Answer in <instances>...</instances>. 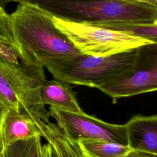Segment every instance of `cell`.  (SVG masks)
Listing matches in <instances>:
<instances>
[{"instance_id":"cell-1","label":"cell","mask_w":157,"mask_h":157,"mask_svg":"<svg viewBox=\"0 0 157 157\" xmlns=\"http://www.w3.org/2000/svg\"><path fill=\"white\" fill-rule=\"evenodd\" d=\"M9 17L18 53L26 62L46 67L82 53L55 26L52 15L37 6L18 3Z\"/></svg>"},{"instance_id":"cell-2","label":"cell","mask_w":157,"mask_h":157,"mask_svg":"<svg viewBox=\"0 0 157 157\" xmlns=\"http://www.w3.org/2000/svg\"><path fill=\"white\" fill-rule=\"evenodd\" d=\"M25 4L64 20L94 26L154 23L157 18L155 7L123 0H30Z\"/></svg>"},{"instance_id":"cell-3","label":"cell","mask_w":157,"mask_h":157,"mask_svg":"<svg viewBox=\"0 0 157 157\" xmlns=\"http://www.w3.org/2000/svg\"><path fill=\"white\" fill-rule=\"evenodd\" d=\"M45 80L44 67L26 62L13 48L0 44V101L8 108L50 121V113L40 98Z\"/></svg>"},{"instance_id":"cell-4","label":"cell","mask_w":157,"mask_h":157,"mask_svg":"<svg viewBox=\"0 0 157 157\" xmlns=\"http://www.w3.org/2000/svg\"><path fill=\"white\" fill-rule=\"evenodd\" d=\"M137 52L136 48L104 57L81 53L50 64L46 68L55 79L98 88L131 66Z\"/></svg>"},{"instance_id":"cell-5","label":"cell","mask_w":157,"mask_h":157,"mask_svg":"<svg viewBox=\"0 0 157 157\" xmlns=\"http://www.w3.org/2000/svg\"><path fill=\"white\" fill-rule=\"evenodd\" d=\"M55 26L82 53L93 56H108L141 47L157 44L124 32L78 23L52 16Z\"/></svg>"},{"instance_id":"cell-6","label":"cell","mask_w":157,"mask_h":157,"mask_svg":"<svg viewBox=\"0 0 157 157\" xmlns=\"http://www.w3.org/2000/svg\"><path fill=\"white\" fill-rule=\"evenodd\" d=\"M98 89L113 99L157 91V44L139 48L131 66Z\"/></svg>"},{"instance_id":"cell-7","label":"cell","mask_w":157,"mask_h":157,"mask_svg":"<svg viewBox=\"0 0 157 157\" xmlns=\"http://www.w3.org/2000/svg\"><path fill=\"white\" fill-rule=\"evenodd\" d=\"M49 113L57 126L74 141L103 140L128 145L124 124L107 123L83 111L69 112L50 107Z\"/></svg>"},{"instance_id":"cell-8","label":"cell","mask_w":157,"mask_h":157,"mask_svg":"<svg viewBox=\"0 0 157 157\" xmlns=\"http://www.w3.org/2000/svg\"><path fill=\"white\" fill-rule=\"evenodd\" d=\"M39 119L33 115L9 108L2 120L1 134L4 147L17 141L42 137V132L37 123Z\"/></svg>"},{"instance_id":"cell-9","label":"cell","mask_w":157,"mask_h":157,"mask_svg":"<svg viewBox=\"0 0 157 157\" xmlns=\"http://www.w3.org/2000/svg\"><path fill=\"white\" fill-rule=\"evenodd\" d=\"M124 125L131 150L157 155V115H135Z\"/></svg>"},{"instance_id":"cell-10","label":"cell","mask_w":157,"mask_h":157,"mask_svg":"<svg viewBox=\"0 0 157 157\" xmlns=\"http://www.w3.org/2000/svg\"><path fill=\"white\" fill-rule=\"evenodd\" d=\"M40 98L44 105L69 112H83L70 83L61 80H45L40 90Z\"/></svg>"},{"instance_id":"cell-11","label":"cell","mask_w":157,"mask_h":157,"mask_svg":"<svg viewBox=\"0 0 157 157\" xmlns=\"http://www.w3.org/2000/svg\"><path fill=\"white\" fill-rule=\"evenodd\" d=\"M38 124L42 137L47 142L44 144V157H71L64 133L57 124L42 120L39 121Z\"/></svg>"},{"instance_id":"cell-12","label":"cell","mask_w":157,"mask_h":157,"mask_svg":"<svg viewBox=\"0 0 157 157\" xmlns=\"http://www.w3.org/2000/svg\"><path fill=\"white\" fill-rule=\"evenodd\" d=\"M41 136L21 140L4 147L1 157H44Z\"/></svg>"},{"instance_id":"cell-13","label":"cell","mask_w":157,"mask_h":157,"mask_svg":"<svg viewBox=\"0 0 157 157\" xmlns=\"http://www.w3.org/2000/svg\"><path fill=\"white\" fill-rule=\"evenodd\" d=\"M82 148L91 157H123L131 149L120 144L103 140H81Z\"/></svg>"},{"instance_id":"cell-14","label":"cell","mask_w":157,"mask_h":157,"mask_svg":"<svg viewBox=\"0 0 157 157\" xmlns=\"http://www.w3.org/2000/svg\"><path fill=\"white\" fill-rule=\"evenodd\" d=\"M117 31L124 32L157 43V23L153 22L136 23H109L99 25Z\"/></svg>"},{"instance_id":"cell-15","label":"cell","mask_w":157,"mask_h":157,"mask_svg":"<svg viewBox=\"0 0 157 157\" xmlns=\"http://www.w3.org/2000/svg\"><path fill=\"white\" fill-rule=\"evenodd\" d=\"M0 44L7 45L18 52L10 26V17L5 10H0Z\"/></svg>"},{"instance_id":"cell-16","label":"cell","mask_w":157,"mask_h":157,"mask_svg":"<svg viewBox=\"0 0 157 157\" xmlns=\"http://www.w3.org/2000/svg\"><path fill=\"white\" fill-rule=\"evenodd\" d=\"M64 139L71 157H91L82 148L78 142L69 139L65 134Z\"/></svg>"},{"instance_id":"cell-17","label":"cell","mask_w":157,"mask_h":157,"mask_svg":"<svg viewBox=\"0 0 157 157\" xmlns=\"http://www.w3.org/2000/svg\"><path fill=\"white\" fill-rule=\"evenodd\" d=\"M123 157H157V155L143 151L131 150Z\"/></svg>"},{"instance_id":"cell-18","label":"cell","mask_w":157,"mask_h":157,"mask_svg":"<svg viewBox=\"0 0 157 157\" xmlns=\"http://www.w3.org/2000/svg\"><path fill=\"white\" fill-rule=\"evenodd\" d=\"M8 109L9 108L0 101V152H2L3 150V148H4V146H3V144H2V141L1 134V124H2L4 116Z\"/></svg>"},{"instance_id":"cell-19","label":"cell","mask_w":157,"mask_h":157,"mask_svg":"<svg viewBox=\"0 0 157 157\" xmlns=\"http://www.w3.org/2000/svg\"><path fill=\"white\" fill-rule=\"evenodd\" d=\"M126 1H131V2H135L139 3H144L156 7L157 5V0H123Z\"/></svg>"},{"instance_id":"cell-20","label":"cell","mask_w":157,"mask_h":157,"mask_svg":"<svg viewBox=\"0 0 157 157\" xmlns=\"http://www.w3.org/2000/svg\"><path fill=\"white\" fill-rule=\"evenodd\" d=\"M13 0H0V10H5L7 5Z\"/></svg>"},{"instance_id":"cell-21","label":"cell","mask_w":157,"mask_h":157,"mask_svg":"<svg viewBox=\"0 0 157 157\" xmlns=\"http://www.w3.org/2000/svg\"><path fill=\"white\" fill-rule=\"evenodd\" d=\"M29 1H30V0H13V1L17 2L18 3H25Z\"/></svg>"},{"instance_id":"cell-22","label":"cell","mask_w":157,"mask_h":157,"mask_svg":"<svg viewBox=\"0 0 157 157\" xmlns=\"http://www.w3.org/2000/svg\"><path fill=\"white\" fill-rule=\"evenodd\" d=\"M154 23H157V18L156 19V20H155V21Z\"/></svg>"},{"instance_id":"cell-23","label":"cell","mask_w":157,"mask_h":157,"mask_svg":"<svg viewBox=\"0 0 157 157\" xmlns=\"http://www.w3.org/2000/svg\"><path fill=\"white\" fill-rule=\"evenodd\" d=\"M0 157H1V152H0Z\"/></svg>"},{"instance_id":"cell-24","label":"cell","mask_w":157,"mask_h":157,"mask_svg":"<svg viewBox=\"0 0 157 157\" xmlns=\"http://www.w3.org/2000/svg\"><path fill=\"white\" fill-rule=\"evenodd\" d=\"M156 9H157V5H156Z\"/></svg>"}]
</instances>
